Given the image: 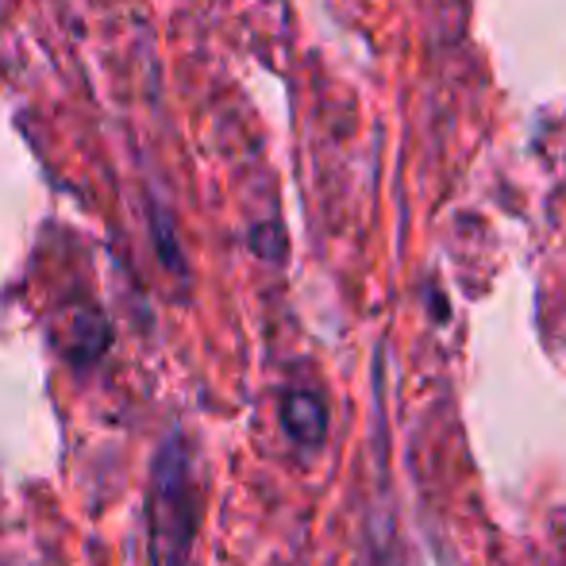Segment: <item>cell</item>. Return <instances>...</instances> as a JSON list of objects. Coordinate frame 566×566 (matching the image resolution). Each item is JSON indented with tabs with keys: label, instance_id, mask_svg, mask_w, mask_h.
Instances as JSON below:
<instances>
[{
	"label": "cell",
	"instance_id": "6da1fadb",
	"mask_svg": "<svg viewBox=\"0 0 566 566\" xmlns=\"http://www.w3.org/2000/svg\"><path fill=\"white\" fill-rule=\"evenodd\" d=\"M201 524L193 451L174 432L150 459L147 482V559L150 566H189Z\"/></svg>",
	"mask_w": 566,
	"mask_h": 566
},
{
	"label": "cell",
	"instance_id": "7a4b0ae2",
	"mask_svg": "<svg viewBox=\"0 0 566 566\" xmlns=\"http://www.w3.org/2000/svg\"><path fill=\"white\" fill-rule=\"evenodd\" d=\"M59 343L62 358H66L74 370H90L105 358L108 343H113V328H108L105 313L93 305H82V308H70L66 316L59 321Z\"/></svg>",
	"mask_w": 566,
	"mask_h": 566
},
{
	"label": "cell",
	"instance_id": "3957f363",
	"mask_svg": "<svg viewBox=\"0 0 566 566\" xmlns=\"http://www.w3.org/2000/svg\"><path fill=\"white\" fill-rule=\"evenodd\" d=\"M282 428L301 448H321L324 436H328V409L308 389H290L282 397Z\"/></svg>",
	"mask_w": 566,
	"mask_h": 566
},
{
	"label": "cell",
	"instance_id": "277c9868",
	"mask_svg": "<svg viewBox=\"0 0 566 566\" xmlns=\"http://www.w3.org/2000/svg\"><path fill=\"white\" fill-rule=\"evenodd\" d=\"M155 247H158V254H163V259L170 262L174 270H181V254H178V247H174L170 220H166L163 212H155Z\"/></svg>",
	"mask_w": 566,
	"mask_h": 566
}]
</instances>
